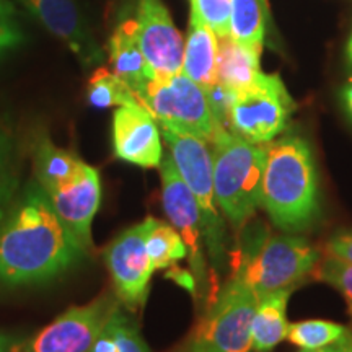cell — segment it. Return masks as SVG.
Here are the masks:
<instances>
[{"label":"cell","instance_id":"cb8c5ba5","mask_svg":"<svg viewBox=\"0 0 352 352\" xmlns=\"http://www.w3.org/2000/svg\"><path fill=\"white\" fill-rule=\"evenodd\" d=\"M87 98L88 103L95 108L140 107L142 104L132 88L107 67H98L90 77Z\"/></svg>","mask_w":352,"mask_h":352},{"label":"cell","instance_id":"ffe728a7","mask_svg":"<svg viewBox=\"0 0 352 352\" xmlns=\"http://www.w3.org/2000/svg\"><path fill=\"white\" fill-rule=\"evenodd\" d=\"M83 165H85V162H82L72 152L57 147L50 139L43 138L34 144V176L46 192L70 182L74 176L78 175Z\"/></svg>","mask_w":352,"mask_h":352},{"label":"cell","instance_id":"9c48e42d","mask_svg":"<svg viewBox=\"0 0 352 352\" xmlns=\"http://www.w3.org/2000/svg\"><path fill=\"white\" fill-rule=\"evenodd\" d=\"M116 307L109 297H101L69 308L36 336L21 342L20 352H88Z\"/></svg>","mask_w":352,"mask_h":352},{"label":"cell","instance_id":"d6986e66","mask_svg":"<svg viewBox=\"0 0 352 352\" xmlns=\"http://www.w3.org/2000/svg\"><path fill=\"white\" fill-rule=\"evenodd\" d=\"M261 52L228 36L217 38V80L233 94L245 90L259 76Z\"/></svg>","mask_w":352,"mask_h":352},{"label":"cell","instance_id":"7a4b0ae2","mask_svg":"<svg viewBox=\"0 0 352 352\" xmlns=\"http://www.w3.org/2000/svg\"><path fill=\"white\" fill-rule=\"evenodd\" d=\"M259 206L284 232L307 230L320 217L318 170L310 144L300 135L266 144Z\"/></svg>","mask_w":352,"mask_h":352},{"label":"cell","instance_id":"8fae6325","mask_svg":"<svg viewBox=\"0 0 352 352\" xmlns=\"http://www.w3.org/2000/svg\"><path fill=\"white\" fill-rule=\"evenodd\" d=\"M135 34L152 80L183 72V36L162 0H139Z\"/></svg>","mask_w":352,"mask_h":352},{"label":"cell","instance_id":"4316f807","mask_svg":"<svg viewBox=\"0 0 352 352\" xmlns=\"http://www.w3.org/2000/svg\"><path fill=\"white\" fill-rule=\"evenodd\" d=\"M19 175L15 170L13 144L7 132L0 131V208L7 209L16 196Z\"/></svg>","mask_w":352,"mask_h":352},{"label":"cell","instance_id":"9a60e30c","mask_svg":"<svg viewBox=\"0 0 352 352\" xmlns=\"http://www.w3.org/2000/svg\"><path fill=\"white\" fill-rule=\"evenodd\" d=\"M52 208L80 243L91 246V222L101 201L100 175L94 166L83 165L77 176L47 192Z\"/></svg>","mask_w":352,"mask_h":352},{"label":"cell","instance_id":"ac0fdd59","mask_svg":"<svg viewBox=\"0 0 352 352\" xmlns=\"http://www.w3.org/2000/svg\"><path fill=\"white\" fill-rule=\"evenodd\" d=\"M292 290H274L258 298L252 321L254 352H270L287 338V303Z\"/></svg>","mask_w":352,"mask_h":352},{"label":"cell","instance_id":"30bf717a","mask_svg":"<svg viewBox=\"0 0 352 352\" xmlns=\"http://www.w3.org/2000/svg\"><path fill=\"white\" fill-rule=\"evenodd\" d=\"M148 227L151 217L127 228L104 250V261L118 297L129 308L144 305L152 272L155 271L145 246Z\"/></svg>","mask_w":352,"mask_h":352},{"label":"cell","instance_id":"d6a6232c","mask_svg":"<svg viewBox=\"0 0 352 352\" xmlns=\"http://www.w3.org/2000/svg\"><path fill=\"white\" fill-rule=\"evenodd\" d=\"M341 101H342V108H344L346 114L352 121V78H349V82L341 88Z\"/></svg>","mask_w":352,"mask_h":352},{"label":"cell","instance_id":"e0dca14e","mask_svg":"<svg viewBox=\"0 0 352 352\" xmlns=\"http://www.w3.org/2000/svg\"><path fill=\"white\" fill-rule=\"evenodd\" d=\"M108 52L111 72L124 80L135 95H142L152 80V74L140 51L135 34V20L127 19L114 28L108 41Z\"/></svg>","mask_w":352,"mask_h":352},{"label":"cell","instance_id":"4dcf8cb0","mask_svg":"<svg viewBox=\"0 0 352 352\" xmlns=\"http://www.w3.org/2000/svg\"><path fill=\"white\" fill-rule=\"evenodd\" d=\"M300 352H352V331L349 329L340 341L333 342L327 347H321V349L315 351H300Z\"/></svg>","mask_w":352,"mask_h":352},{"label":"cell","instance_id":"f1b7e54d","mask_svg":"<svg viewBox=\"0 0 352 352\" xmlns=\"http://www.w3.org/2000/svg\"><path fill=\"white\" fill-rule=\"evenodd\" d=\"M23 41V32L15 7L8 0H0V54L13 50Z\"/></svg>","mask_w":352,"mask_h":352},{"label":"cell","instance_id":"f546056e","mask_svg":"<svg viewBox=\"0 0 352 352\" xmlns=\"http://www.w3.org/2000/svg\"><path fill=\"white\" fill-rule=\"evenodd\" d=\"M327 256L352 263V230L338 233L328 241Z\"/></svg>","mask_w":352,"mask_h":352},{"label":"cell","instance_id":"6da1fadb","mask_svg":"<svg viewBox=\"0 0 352 352\" xmlns=\"http://www.w3.org/2000/svg\"><path fill=\"white\" fill-rule=\"evenodd\" d=\"M38 182L13 197L0 219V284L23 285L54 279L85 256Z\"/></svg>","mask_w":352,"mask_h":352},{"label":"cell","instance_id":"484cf974","mask_svg":"<svg viewBox=\"0 0 352 352\" xmlns=\"http://www.w3.org/2000/svg\"><path fill=\"white\" fill-rule=\"evenodd\" d=\"M316 279L323 280L346 298L352 315V263L327 256L315 267Z\"/></svg>","mask_w":352,"mask_h":352},{"label":"cell","instance_id":"ba28073f","mask_svg":"<svg viewBox=\"0 0 352 352\" xmlns=\"http://www.w3.org/2000/svg\"><path fill=\"white\" fill-rule=\"evenodd\" d=\"M320 253L305 239L292 235H271L264 239L252 256L239 267L258 297L274 290L294 287L315 271Z\"/></svg>","mask_w":352,"mask_h":352},{"label":"cell","instance_id":"52a82bcc","mask_svg":"<svg viewBox=\"0 0 352 352\" xmlns=\"http://www.w3.org/2000/svg\"><path fill=\"white\" fill-rule=\"evenodd\" d=\"M139 100L158 124L189 132L209 144L215 132L222 127L204 88L183 72L151 80Z\"/></svg>","mask_w":352,"mask_h":352},{"label":"cell","instance_id":"4fadbf2b","mask_svg":"<svg viewBox=\"0 0 352 352\" xmlns=\"http://www.w3.org/2000/svg\"><path fill=\"white\" fill-rule=\"evenodd\" d=\"M113 151L127 164L155 168L164 158L162 132L147 108L120 107L113 114Z\"/></svg>","mask_w":352,"mask_h":352},{"label":"cell","instance_id":"7c38bea8","mask_svg":"<svg viewBox=\"0 0 352 352\" xmlns=\"http://www.w3.org/2000/svg\"><path fill=\"white\" fill-rule=\"evenodd\" d=\"M162 204L170 223L178 230L188 246V256L197 279H204V258H202V223L201 210L195 195L176 170L173 158L165 153L160 164Z\"/></svg>","mask_w":352,"mask_h":352},{"label":"cell","instance_id":"e575fe53","mask_svg":"<svg viewBox=\"0 0 352 352\" xmlns=\"http://www.w3.org/2000/svg\"><path fill=\"white\" fill-rule=\"evenodd\" d=\"M6 210H7V209H2V208H0V219L3 217V214H6Z\"/></svg>","mask_w":352,"mask_h":352},{"label":"cell","instance_id":"836d02e7","mask_svg":"<svg viewBox=\"0 0 352 352\" xmlns=\"http://www.w3.org/2000/svg\"><path fill=\"white\" fill-rule=\"evenodd\" d=\"M346 57H347V63H349V65H352V33L346 46Z\"/></svg>","mask_w":352,"mask_h":352},{"label":"cell","instance_id":"5b68a950","mask_svg":"<svg viewBox=\"0 0 352 352\" xmlns=\"http://www.w3.org/2000/svg\"><path fill=\"white\" fill-rule=\"evenodd\" d=\"M258 298L236 271L197 323L184 352H253L252 321Z\"/></svg>","mask_w":352,"mask_h":352},{"label":"cell","instance_id":"2e32d148","mask_svg":"<svg viewBox=\"0 0 352 352\" xmlns=\"http://www.w3.org/2000/svg\"><path fill=\"white\" fill-rule=\"evenodd\" d=\"M183 74L204 88L217 85V36L191 3L188 36L184 43Z\"/></svg>","mask_w":352,"mask_h":352},{"label":"cell","instance_id":"83f0119b","mask_svg":"<svg viewBox=\"0 0 352 352\" xmlns=\"http://www.w3.org/2000/svg\"><path fill=\"white\" fill-rule=\"evenodd\" d=\"M202 20L210 26L215 36L222 38L230 34V0H191Z\"/></svg>","mask_w":352,"mask_h":352},{"label":"cell","instance_id":"5bb4252c","mask_svg":"<svg viewBox=\"0 0 352 352\" xmlns=\"http://www.w3.org/2000/svg\"><path fill=\"white\" fill-rule=\"evenodd\" d=\"M20 3L76 54L83 67L103 63V51L88 32L76 0H20Z\"/></svg>","mask_w":352,"mask_h":352},{"label":"cell","instance_id":"277c9868","mask_svg":"<svg viewBox=\"0 0 352 352\" xmlns=\"http://www.w3.org/2000/svg\"><path fill=\"white\" fill-rule=\"evenodd\" d=\"M160 132L168 145L176 170L196 197L201 210L202 239L212 261L219 264L226 254V227L215 202L214 164L209 142L168 126L160 124Z\"/></svg>","mask_w":352,"mask_h":352},{"label":"cell","instance_id":"8992f818","mask_svg":"<svg viewBox=\"0 0 352 352\" xmlns=\"http://www.w3.org/2000/svg\"><path fill=\"white\" fill-rule=\"evenodd\" d=\"M297 104L277 74H264L233 96L227 129L252 144L266 145L287 129Z\"/></svg>","mask_w":352,"mask_h":352},{"label":"cell","instance_id":"44dd1931","mask_svg":"<svg viewBox=\"0 0 352 352\" xmlns=\"http://www.w3.org/2000/svg\"><path fill=\"white\" fill-rule=\"evenodd\" d=\"M230 34L246 47L263 52L266 21L270 20L266 0H230Z\"/></svg>","mask_w":352,"mask_h":352},{"label":"cell","instance_id":"7402d4cb","mask_svg":"<svg viewBox=\"0 0 352 352\" xmlns=\"http://www.w3.org/2000/svg\"><path fill=\"white\" fill-rule=\"evenodd\" d=\"M88 352H151V349L138 323L116 307Z\"/></svg>","mask_w":352,"mask_h":352},{"label":"cell","instance_id":"3957f363","mask_svg":"<svg viewBox=\"0 0 352 352\" xmlns=\"http://www.w3.org/2000/svg\"><path fill=\"white\" fill-rule=\"evenodd\" d=\"M217 208L235 228L243 227L259 208L266 145L252 144L227 127L210 140Z\"/></svg>","mask_w":352,"mask_h":352},{"label":"cell","instance_id":"d4e9b609","mask_svg":"<svg viewBox=\"0 0 352 352\" xmlns=\"http://www.w3.org/2000/svg\"><path fill=\"white\" fill-rule=\"evenodd\" d=\"M349 331L344 324L324 320H305L289 324L287 338L300 351H315L340 341Z\"/></svg>","mask_w":352,"mask_h":352},{"label":"cell","instance_id":"603a6c76","mask_svg":"<svg viewBox=\"0 0 352 352\" xmlns=\"http://www.w3.org/2000/svg\"><path fill=\"white\" fill-rule=\"evenodd\" d=\"M148 259H151L153 270H165V267L175 266L179 259L188 256V246L184 243L178 230L168 223L151 217V227H148L147 240Z\"/></svg>","mask_w":352,"mask_h":352},{"label":"cell","instance_id":"1f68e13d","mask_svg":"<svg viewBox=\"0 0 352 352\" xmlns=\"http://www.w3.org/2000/svg\"><path fill=\"white\" fill-rule=\"evenodd\" d=\"M21 340L13 334L0 333V352H20Z\"/></svg>","mask_w":352,"mask_h":352}]
</instances>
